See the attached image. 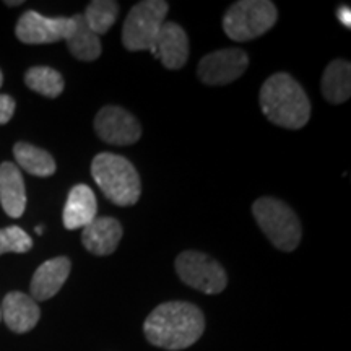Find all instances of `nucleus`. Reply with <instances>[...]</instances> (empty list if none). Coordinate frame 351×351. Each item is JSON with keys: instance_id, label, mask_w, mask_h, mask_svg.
<instances>
[{"instance_id": "1", "label": "nucleus", "mask_w": 351, "mask_h": 351, "mask_svg": "<svg viewBox=\"0 0 351 351\" xmlns=\"http://www.w3.org/2000/svg\"><path fill=\"white\" fill-rule=\"evenodd\" d=\"M205 330V317L195 304L186 301L163 302L145 319L147 340L158 348L178 351L189 348Z\"/></svg>"}, {"instance_id": "2", "label": "nucleus", "mask_w": 351, "mask_h": 351, "mask_svg": "<svg viewBox=\"0 0 351 351\" xmlns=\"http://www.w3.org/2000/svg\"><path fill=\"white\" fill-rule=\"evenodd\" d=\"M258 99L263 116L285 129H302L311 117V103L306 91L295 78L285 72L267 78Z\"/></svg>"}, {"instance_id": "3", "label": "nucleus", "mask_w": 351, "mask_h": 351, "mask_svg": "<svg viewBox=\"0 0 351 351\" xmlns=\"http://www.w3.org/2000/svg\"><path fill=\"white\" fill-rule=\"evenodd\" d=\"M91 176L104 197L119 207H130L140 199L142 184L129 160L114 153H99L91 163Z\"/></svg>"}, {"instance_id": "4", "label": "nucleus", "mask_w": 351, "mask_h": 351, "mask_svg": "<svg viewBox=\"0 0 351 351\" xmlns=\"http://www.w3.org/2000/svg\"><path fill=\"white\" fill-rule=\"evenodd\" d=\"M252 213L258 228L276 249L291 252L300 245L302 228L298 215L275 197H261L254 202Z\"/></svg>"}, {"instance_id": "5", "label": "nucleus", "mask_w": 351, "mask_h": 351, "mask_svg": "<svg viewBox=\"0 0 351 351\" xmlns=\"http://www.w3.org/2000/svg\"><path fill=\"white\" fill-rule=\"evenodd\" d=\"M278 12L270 0H239L232 3L223 19L226 36L236 43H245L274 28Z\"/></svg>"}, {"instance_id": "6", "label": "nucleus", "mask_w": 351, "mask_h": 351, "mask_svg": "<svg viewBox=\"0 0 351 351\" xmlns=\"http://www.w3.org/2000/svg\"><path fill=\"white\" fill-rule=\"evenodd\" d=\"M168 8V2L163 0H143L132 7L122 28L125 49L132 52L153 49Z\"/></svg>"}, {"instance_id": "7", "label": "nucleus", "mask_w": 351, "mask_h": 351, "mask_svg": "<svg viewBox=\"0 0 351 351\" xmlns=\"http://www.w3.org/2000/svg\"><path fill=\"white\" fill-rule=\"evenodd\" d=\"M176 271L187 287L205 295H218L228 285V276L221 263L199 251H184L176 258Z\"/></svg>"}, {"instance_id": "8", "label": "nucleus", "mask_w": 351, "mask_h": 351, "mask_svg": "<svg viewBox=\"0 0 351 351\" xmlns=\"http://www.w3.org/2000/svg\"><path fill=\"white\" fill-rule=\"evenodd\" d=\"M75 32V21L65 16L49 19L41 13L28 10L20 16L15 34L25 44H49L69 39Z\"/></svg>"}, {"instance_id": "9", "label": "nucleus", "mask_w": 351, "mask_h": 351, "mask_svg": "<svg viewBox=\"0 0 351 351\" xmlns=\"http://www.w3.org/2000/svg\"><path fill=\"white\" fill-rule=\"evenodd\" d=\"M249 56L243 49H219L204 57L197 67V75L205 85H228L244 75Z\"/></svg>"}, {"instance_id": "10", "label": "nucleus", "mask_w": 351, "mask_h": 351, "mask_svg": "<svg viewBox=\"0 0 351 351\" xmlns=\"http://www.w3.org/2000/svg\"><path fill=\"white\" fill-rule=\"evenodd\" d=\"M96 135L109 145L125 147L137 143L142 127L129 111L119 106H104L95 117Z\"/></svg>"}, {"instance_id": "11", "label": "nucleus", "mask_w": 351, "mask_h": 351, "mask_svg": "<svg viewBox=\"0 0 351 351\" xmlns=\"http://www.w3.org/2000/svg\"><path fill=\"white\" fill-rule=\"evenodd\" d=\"M150 51L166 69H182L189 59V39L182 26L174 21H165L156 38L155 47Z\"/></svg>"}, {"instance_id": "12", "label": "nucleus", "mask_w": 351, "mask_h": 351, "mask_svg": "<svg viewBox=\"0 0 351 351\" xmlns=\"http://www.w3.org/2000/svg\"><path fill=\"white\" fill-rule=\"evenodd\" d=\"M0 314L5 320L7 327L15 333H26L36 327L41 311L32 296L20 291H12L3 298Z\"/></svg>"}, {"instance_id": "13", "label": "nucleus", "mask_w": 351, "mask_h": 351, "mask_svg": "<svg viewBox=\"0 0 351 351\" xmlns=\"http://www.w3.org/2000/svg\"><path fill=\"white\" fill-rule=\"evenodd\" d=\"M122 239V225L116 218H95L83 228L82 243L88 252L95 256H111Z\"/></svg>"}, {"instance_id": "14", "label": "nucleus", "mask_w": 351, "mask_h": 351, "mask_svg": "<svg viewBox=\"0 0 351 351\" xmlns=\"http://www.w3.org/2000/svg\"><path fill=\"white\" fill-rule=\"evenodd\" d=\"M72 263L67 257H56L38 267L32 280V298L34 301H47L56 296L67 282Z\"/></svg>"}, {"instance_id": "15", "label": "nucleus", "mask_w": 351, "mask_h": 351, "mask_svg": "<svg viewBox=\"0 0 351 351\" xmlns=\"http://www.w3.org/2000/svg\"><path fill=\"white\" fill-rule=\"evenodd\" d=\"M98 212V202H96L95 192L85 184H77L69 192L67 202L64 207V226L67 230H83L96 218Z\"/></svg>"}, {"instance_id": "16", "label": "nucleus", "mask_w": 351, "mask_h": 351, "mask_svg": "<svg viewBox=\"0 0 351 351\" xmlns=\"http://www.w3.org/2000/svg\"><path fill=\"white\" fill-rule=\"evenodd\" d=\"M0 204L3 212L12 218H20L26 208L25 181L16 165H0Z\"/></svg>"}, {"instance_id": "17", "label": "nucleus", "mask_w": 351, "mask_h": 351, "mask_svg": "<svg viewBox=\"0 0 351 351\" xmlns=\"http://www.w3.org/2000/svg\"><path fill=\"white\" fill-rule=\"evenodd\" d=\"M322 93L332 104H341L351 95V65L348 60L337 59L327 65L322 75Z\"/></svg>"}, {"instance_id": "18", "label": "nucleus", "mask_w": 351, "mask_h": 351, "mask_svg": "<svg viewBox=\"0 0 351 351\" xmlns=\"http://www.w3.org/2000/svg\"><path fill=\"white\" fill-rule=\"evenodd\" d=\"M72 19L75 21V32L69 39H65L69 52L83 62H93L101 56L99 36L91 32L83 15H75Z\"/></svg>"}, {"instance_id": "19", "label": "nucleus", "mask_w": 351, "mask_h": 351, "mask_svg": "<svg viewBox=\"0 0 351 351\" xmlns=\"http://www.w3.org/2000/svg\"><path fill=\"white\" fill-rule=\"evenodd\" d=\"M16 163L23 168L26 173L38 176V178H49L56 173V161L49 153L41 148L34 147L32 143L19 142L13 147Z\"/></svg>"}, {"instance_id": "20", "label": "nucleus", "mask_w": 351, "mask_h": 351, "mask_svg": "<svg viewBox=\"0 0 351 351\" xmlns=\"http://www.w3.org/2000/svg\"><path fill=\"white\" fill-rule=\"evenodd\" d=\"M25 83L29 90L46 96V98H57L64 91V78L59 72L51 67H38L28 69L25 73Z\"/></svg>"}, {"instance_id": "21", "label": "nucleus", "mask_w": 351, "mask_h": 351, "mask_svg": "<svg viewBox=\"0 0 351 351\" xmlns=\"http://www.w3.org/2000/svg\"><path fill=\"white\" fill-rule=\"evenodd\" d=\"M117 15H119V3L114 0H93L86 7L85 19L86 25L95 34H106L111 26L116 23Z\"/></svg>"}, {"instance_id": "22", "label": "nucleus", "mask_w": 351, "mask_h": 351, "mask_svg": "<svg viewBox=\"0 0 351 351\" xmlns=\"http://www.w3.org/2000/svg\"><path fill=\"white\" fill-rule=\"evenodd\" d=\"M33 247L29 234L20 226H7L0 230V256L7 252L25 254Z\"/></svg>"}, {"instance_id": "23", "label": "nucleus", "mask_w": 351, "mask_h": 351, "mask_svg": "<svg viewBox=\"0 0 351 351\" xmlns=\"http://www.w3.org/2000/svg\"><path fill=\"white\" fill-rule=\"evenodd\" d=\"M15 99L8 95H0V125L7 124L15 114Z\"/></svg>"}, {"instance_id": "24", "label": "nucleus", "mask_w": 351, "mask_h": 351, "mask_svg": "<svg viewBox=\"0 0 351 351\" xmlns=\"http://www.w3.org/2000/svg\"><path fill=\"white\" fill-rule=\"evenodd\" d=\"M337 16H339L341 25L346 26V28H350V26H351V10H350V7H346V5L340 7L339 10H337Z\"/></svg>"}, {"instance_id": "25", "label": "nucleus", "mask_w": 351, "mask_h": 351, "mask_svg": "<svg viewBox=\"0 0 351 351\" xmlns=\"http://www.w3.org/2000/svg\"><path fill=\"white\" fill-rule=\"evenodd\" d=\"M21 0H19V2H5V5H8V7H16V5H21Z\"/></svg>"}, {"instance_id": "26", "label": "nucleus", "mask_w": 351, "mask_h": 351, "mask_svg": "<svg viewBox=\"0 0 351 351\" xmlns=\"http://www.w3.org/2000/svg\"><path fill=\"white\" fill-rule=\"evenodd\" d=\"M34 231H36V234H43V226H36V230H34Z\"/></svg>"}, {"instance_id": "27", "label": "nucleus", "mask_w": 351, "mask_h": 351, "mask_svg": "<svg viewBox=\"0 0 351 351\" xmlns=\"http://www.w3.org/2000/svg\"><path fill=\"white\" fill-rule=\"evenodd\" d=\"M2 83H3V75H2V72H0V86H2Z\"/></svg>"}, {"instance_id": "28", "label": "nucleus", "mask_w": 351, "mask_h": 351, "mask_svg": "<svg viewBox=\"0 0 351 351\" xmlns=\"http://www.w3.org/2000/svg\"><path fill=\"white\" fill-rule=\"evenodd\" d=\"M0 320H2V314H0Z\"/></svg>"}]
</instances>
